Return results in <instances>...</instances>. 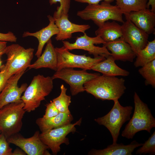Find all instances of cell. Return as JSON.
<instances>
[{"instance_id":"cell-1","label":"cell","mask_w":155,"mask_h":155,"mask_svg":"<svg viewBox=\"0 0 155 155\" xmlns=\"http://www.w3.org/2000/svg\"><path fill=\"white\" fill-rule=\"evenodd\" d=\"M125 80L116 77L100 75L86 82L85 91L102 100H118L125 92Z\"/></svg>"},{"instance_id":"cell-2","label":"cell","mask_w":155,"mask_h":155,"mask_svg":"<svg viewBox=\"0 0 155 155\" xmlns=\"http://www.w3.org/2000/svg\"><path fill=\"white\" fill-rule=\"evenodd\" d=\"M134 110L133 115L122 132L121 136L132 139L135 134L146 131L150 133L155 127V119L148 105L140 98L136 92L133 96Z\"/></svg>"},{"instance_id":"cell-3","label":"cell","mask_w":155,"mask_h":155,"mask_svg":"<svg viewBox=\"0 0 155 155\" xmlns=\"http://www.w3.org/2000/svg\"><path fill=\"white\" fill-rule=\"evenodd\" d=\"M53 80L52 77L40 74L33 77L21 98L24 103V108L26 112L30 113L40 106L41 101L52 91Z\"/></svg>"},{"instance_id":"cell-4","label":"cell","mask_w":155,"mask_h":155,"mask_svg":"<svg viewBox=\"0 0 155 155\" xmlns=\"http://www.w3.org/2000/svg\"><path fill=\"white\" fill-rule=\"evenodd\" d=\"M34 49H25L18 44H13L6 47L5 54L7 56L6 62L0 68L5 71L6 79L19 72L26 71L31 64Z\"/></svg>"},{"instance_id":"cell-5","label":"cell","mask_w":155,"mask_h":155,"mask_svg":"<svg viewBox=\"0 0 155 155\" xmlns=\"http://www.w3.org/2000/svg\"><path fill=\"white\" fill-rule=\"evenodd\" d=\"M123 13L116 5L102 1L100 4L88 5L84 9L78 11L77 15L83 20H92L98 27L109 20L124 22Z\"/></svg>"},{"instance_id":"cell-6","label":"cell","mask_w":155,"mask_h":155,"mask_svg":"<svg viewBox=\"0 0 155 155\" xmlns=\"http://www.w3.org/2000/svg\"><path fill=\"white\" fill-rule=\"evenodd\" d=\"M22 100L9 103L0 109V130L7 139L19 132L26 112Z\"/></svg>"},{"instance_id":"cell-7","label":"cell","mask_w":155,"mask_h":155,"mask_svg":"<svg viewBox=\"0 0 155 155\" xmlns=\"http://www.w3.org/2000/svg\"><path fill=\"white\" fill-rule=\"evenodd\" d=\"M114 104L110 111L104 116L95 119L98 124L105 126L109 130L113 139V144L117 143L120 130L123 124L130 119L132 106L121 105L118 100L114 101Z\"/></svg>"},{"instance_id":"cell-8","label":"cell","mask_w":155,"mask_h":155,"mask_svg":"<svg viewBox=\"0 0 155 155\" xmlns=\"http://www.w3.org/2000/svg\"><path fill=\"white\" fill-rule=\"evenodd\" d=\"M55 48L57 57V71L65 68H78L86 70H90L96 64L106 59L101 56L92 58L86 55L75 54L63 46Z\"/></svg>"},{"instance_id":"cell-9","label":"cell","mask_w":155,"mask_h":155,"mask_svg":"<svg viewBox=\"0 0 155 155\" xmlns=\"http://www.w3.org/2000/svg\"><path fill=\"white\" fill-rule=\"evenodd\" d=\"M99 73H89L85 70H76L72 68H65L57 71L52 79H60L68 84L72 96L85 91L84 84L100 75Z\"/></svg>"},{"instance_id":"cell-10","label":"cell","mask_w":155,"mask_h":155,"mask_svg":"<svg viewBox=\"0 0 155 155\" xmlns=\"http://www.w3.org/2000/svg\"><path fill=\"white\" fill-rule=\"evenodd\" d=\"M82 120L81 118L74 123H70L41 132L40 134V138L42 142L51 150L53 154L56 155L60 151L61 144H69V140L66 136L70 133H74L76 131L75 126L80 125Z\"/></svg>"},{"instance_id":"cell-11","label":"cell","mask_w":155,"mask_h":155,"mask_svg":"<svg viewBox=\"0 0 155 155\" xmlns=\"http://www.w3.org/2000/svg\"><path fill=\"white\" fill-rule=\"evenodd\" d=\"M40 132H35L32 137L25 138L18 133L7 139L8 142L18 147L28 155H50L49 147L41 140Z\"/></svg>"},{"instance_id":"cell-12","label":"cell","mask_w":155,"mask_h":155,"mask_svg":"<svg viewBox=\"0 0 155 155\" xmlns=\"http://www.w3.org/2000/svg\"><path fill=\"white\" fill-rule=\"evenodd\" d=\"M62 42L63 46L69 51L75 49L83 50L88 51L89 54L93 55L94 57L101 56L106 58L111 55V53L105 47H100L94 45L103 44L106 42L99 36L90 37L85 32L83 35L77 37L75 42L73 43L64 40Z\"/></svg>"},{"instance_id":"cell-13","label":"cell","mask_w":155,"mask_h":155,"mask_svg":"<svg viewBox=\"0 0 155 155\" xmlns=\"http://www.w3.org/2000/svg\"><path fill=\"white\" fill-rule=\"evenodd\" d=\"M121 25L122 37L131 46L136 55L143 49L148 42L149 35L136 26L128 18Z\"/></svg>"},{"instance_id":"cell-14","label":"cell","mask_w":155,"mask_h":155,"mask_svg":"<svg viewBox=\"0 0 155 155\" xmlns=\"http://www.w3.org/2000/svg\"><path fill=\"white\" fill-rule=\"evenodd\" d=\"M25 71H24L13 75L7 80L0 94V109L9 103L21 100L22 95L28 85L24 83L19 87L18 84Z\"/></svg>"},{"instance_id":"cell-15","label":"cell","mask_w":155,"mask_h":155,"mask_svg":"<svg viewBox=\"0 0 155 155\" xmlns=\"http://www.w3.org/2000/svg\"><path fill=\"white\" fill-rule=\"evenodd\" d=\"M125 16L136 26L148 35L154 33L155 13L149 8L131 12Z\"/></svg>"},{"instance_id":"cell-16","label":"cell","mask_w":155,"mask_h":155,"mask_svg":"<svg viewBox=\"0 0 155 155\" xmlns=\"http://www.w3.org/2000/svg\"><path fill=\"white\" fill-rule=\"evenodd\" d=\"M54 18L55 23L59 30L55 37L57 41H63L70 38L72 34L75 32L84 33L90 28L88 24H78L71 22L68 19V14L63 15L59 18Z\"/></svg>"},{"instance_id":"cell-17","label":"cell","mask_w":155,"mask_h":155,"mask_svg":"<svg viewBox=\"0 0 155 155\" xmlns=\"http://www.w3.org/2000/svg\"><path fill=\"white\" fill-rule=\"evenodd\" d=\"M103 46L110 51L115 60L132 62L136 54L129 45L122 37L113 41L106 42Z\"/></svg>"},{"instance_id":"cell-18","label":"cell","mask_w":155,"mask_h":155,"mask_svg":"<svg viewBox=\"0 0 155 155\" xmlns=\"http://www.w3.org/2000/svg\"><path fill=\"white\" fill-rule=\"evenodd\" d=\"M49 23L46 27L35 32L32 33L26 31L22 35L23 37L32 36L38 40V44L35 55L37 58L41 55L42 49L45 44L53 35L57 34L59 30L55 22L54 18L50 15L47 16Z\"/></svg>"},{"instance_id":"cell-19","label":"cell","mask_w":155,"mask_h":155,"mask_svg":"<svg viewBox=\"0 0 155 155\" xmlns=\"http://www.w3.org/2000/svg\"><path fill=\"white\" fill-rule=\"evenodd\" d=\"M46 44L43 53L35 62L29 66V69L48 68L56 71H57V57L55 48L51 39Z\"/></svg>"},{"instance_id":"cell-20","label":"cell","mask_w":155,"mask_h":155,"mask_svg":"<svg viewBox=\"0 0 155 155\" xmlns=\"http://www.w3.org/2000/svg\"><path fill=\"white\" fill-rule=\"evenodd\" d=\"M142 143H139L134 140L129 144L125 145L123 143L113 144L101 150L92 149L88 153L90 155H132L136 148L141 146Z\"/></svg>"},{"instance_id":"cell-21","label":"cell","mask_w":155,"mask_h":155,"mask_svg":"<svg viewBox=\"0 0 155 155\" xmlns=\"http://www.w3.org/2000/svg\"><path fill=\"white\" fill-rule=\"evenodd\" d=\"M73 117L70 111L64 113L59 112L56 116L45 119L39 118L36 123L41 132L58 128L71 123Z\"/></svg>"},{"instance_id":"cell-22","label":"cell","mask_w":155,"mask_h":155,"mask_svg":"<svg viewBox=\"0 0 155 155\" xmlns=\"http://www.w3.org/2000/svg\"><path fill=\"white\" fill-rule=\"evenodd\" d=\"M115 61L113 56L110 55L104 60L94 65L91 69L100 72L103 75L110 77L129 75V72L119 67L116 64Z\"/></svg>"},{"instance_id":"cell-23","label":"cell","mask_w":155,"mask_h":155,"mask_svg":"<svg viewBox=\"0 0 155 155\" xmlns=\"http://www.w3.org/2000/svg\"><path fill=\"white\" fill-rule=\"evenodd\" d=\"M95 33L105 42L113 41L122 37V26L115 21H107L98 27Z\"/></svg>"},{"instance_id":"cell-24","label":"cell","mask_w":155,"mask_h":155,"mask_svg":"<svg viewBox=\"0 0 155 155\" xmlns=\"http://www.w3.org/2000/svg\"><path fill=\"white\" fill-rule=\"evenodd\" d=\"M134 64L135 67H142L155 59V39L148 41L146 46L137 53Z\"/></svg>"},{"instance_id":"cell-25","label":"cell","mask_w":155,"mask_h":155,"mask_svg":"<svg viewBox=\"0 0 155 155\" xmlns=\"http://www.w3.org/2000/svg\"><path fill=\"white\" fill-rule=\"evenodd\" d=\"M116 5L126 15L130 12L136 11L147 8L148 0H115Z\"/></svg>"},{"instance_id":"cell-26","label":"cell","mask_w":155,"mask_h":155,"mask_svg":"<svg viewBox=\"0 0 155 155\" xmlns=\"http://www.w3.org/2000/svg\"><path fill=\"white\" fill-rule=\"evenodd\" d=\"M60 89L59 95L53 99L52 101L59 112L69 111V106L71 102V97L66 94L67 89L64 85L61 86Z\"/></svg>"},{"instance_id":"cell-27","label":"cell","mask_w":155,"mask_h":155,"mask_svg":"<svg viewBox=\"0 0 155 155\" xmlns=\"http://www.w3.org/2000/svg\"><path fill=\"white\" fill-rule=\"evenodd\" d=\"M139 73L145 80L146 85L155 87V59L147 63L138 70Z\"/></svg>"},{"instance_id":"cell-28","label":"cell","mask_w":155,"mask_h":155,"mask_svg":"<svg viewBox=\"0 0 155 155\" xmlns=\"http://www.w3.org/2000/svg\"><path fill=\"white\" fill-rule=\"evenodd\" d=\"M142 146L136 152V154L149 155L155 154V131H154L148 140L143 144Z\"/></svg>"},{"instance_id":"cell-29","label":"cell","mask_w":155,"mask_h":155,"mask_svg":"<svg viewBox=\"0 0 155 155\" xmlns=\"http://www.w3.org/2000/svg\"><path fill=\"white\" fill-rule=\"evenodd\" d=\"M59 2L60 6L57 7V10L54 14L53 17L57 18L64 15L68 14L70 8L71 0H49L51 5Z\"/></svg>"},{"instance_id":"cell-30","label":"cell","mask_w":155,"mask_h":155,"mask_svg":"<svg viewBox=\"0 0 155 155\" xmlns=\"http://www.w3.org/2000/svg\"><path fill=\"white\" fill-rule=\"evenodd\" d=\"M5 136L0 134V155H12V149Z\"/></svg>"},{"instance_id":"cell-31","label":"cell","mask_w":155,"mask_h":155,"mask_svg":"<svg viewBox=\"0 0 155 155\" xmlns=\"http://www.w3.org/2000/svg\"><path fill=\"white\" fill-rule=\"evenodd\" d=\"M45 106L46 108L45 114L42 117L44 119H49L56 116L59 113L52 101H51Z\"/></svg>"},{"instance_id":"cell-32","label":"cell","mask_w":155,"mask_h":155,"mask_svg":"<svg viewBox=\"0 0 155 155\" xmlns=\"http://www.w3.org/2000/svg\"><path fill=\"white\" fill-rule=\"evenodd\" d=\"M17 40V37L11 32L6 33L0 32V41L16 42Z\"/></svg>"},{"instance_id":"cell-33","label":"cell","mask_w":155,"mask_h":155,"mask_svg":"<svg viewBox=\"0 0 155 155\" xmlns=\"http://www.w3.org/2000/svg\"><path fill=\"white\" fill-rule=\"evenodd\" d=\"M7 80L6 78L4 70L0 68V94L4 88Z\"/></svg>"},{"instance_id":"cell-34","label":"cell","mask_w":155,"mask_h":155,"mask_svg":"<svg viewBox=\"0 0 155 155\" xmlns=\"http://www.w3.org/2000/svg\"><path fill=\"white\" fill-rule=\"evenodd\" d=\"M75 1L82 3H87L89 5L98 4L100 1H104L111 3L115 0H74Z\"/></svg>"},{"instance_id":"cell-35","label":"cell","mask_w":155,"mask_h":155,"mask_svg":"<svg viewBox=\"0 0 155 155\" xmlns=\"http://www.w3.org/2000/svg\"><path fill=\"white\" fill-rule=\"evenodd\" d=\"M7 44L6 42L0 41V57L5 54V50L7 46Z\"/></svg>"},{"instance_id":"cell-36","label":"cell","mask_w":155,"mask_h":155,"mask_svg":"<svg viewBox=\"0 0 155 155\" xmlns=\"http://www.w3.org/2000/svg\"><path fill=\"white\" fill-rule=\"evenodd\" d=\"M151 6V10L155 13V0H148L147 3V8H149Z\"/></svg>"},{"instance_id":"cell-37","label":"cell","mask_w":155,"mask_h":155,"mask_svg":"<svg viewBox=\"0 0 155 155\" xmlns=\"http://www.w3.org/2000/svg\"><path fill=\"white\" fill-rule=\"evenodd\" d=\"M26 153L21 149L17 148L12 152V155H26Z\"/></svg>"},{"instance_id":"cell-38","label":"cell","mask_w":155,"mask_h":155,"mask_svg":"<svg viewBox=\"0 0 155 155\" xmlns=\"http://www.w3.org/2000/svg\"><path fill=\"white\" fill-rule=\"evenodd\" d=\"M1 63H2V62H1V61L0 59V67L1 66Z\"/></svg>"},{"instance_id":"cell-39","label":"cell","mask_w":155,"mask_h":155,"mask_svg":"<svg viewBox=\"0 0 155 155\" xmlns=\"http://www.w3.org/2000/svg\"><path fill=\"white\" fill-rule=\"evenodd\" d=\"M1 131L0 130V134H1Z\"/></svg>"}]
</instances>
